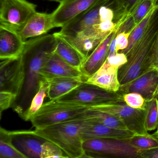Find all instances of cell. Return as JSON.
I'll return each mask as SVG.
<instances>
[{
    "mask_svg": "<svg viewBox=\"0 0 158 158\" xmlns=\"http://www.w3.org/2000/svg\"><path fill=\"white\" fill-rule=\"evenodd\" d=\"M56 40L54 34H45L26 41L22 52L24 80L21 90L11 106L22 118L44 79L41 71L47 59L54 52Z\"/></svg>",
    "mask_w": 158,
    "mask_h": 158,
    "instance_id": "cell-1",
    "label": "cell"
},
{
    "mask_svg": "<svg viewBox=\"0 0 158 158\" xmlns=\"http://www.w3.org/2000/svg\"><path fill=\"white\" fill-rule=\"evenodd\" d=\"M158 29V7L152 14L142 36L127 56L128 62L118 72L121 87L150 71V62Z\"/></svg>",
    "mask_w": 158,
    "mask_h": 158,
    "instance_id": "cell-2",
    "label": "cell"
},
{
    "mask_svg": "<svg viewBox=\"0 0 158 158\" xmlns=\"http://www.w3.org/2000/svg\"><path fill=\"white\" fill-rule=\"evenodd\" d=\"M89 120L86 117L41 130L35 129L34 132L58 146L68 158H79L84 154L82 132Z\"/></svg>",
    "mask_w": 158,
    "mask_h": 158,
    "instance_id": "cell-3",
    "label": "cell"
},
{
    "mask_svg": "<svg viewBox=\"0 0 158 158\" xmlns=\"http://www.w3.org/2000/svg\"><path fill=\"white\" fill-rule=\"evenodd\" d=\"M89 107L79 104L50 100L44 103L30 121L35 130L85 118Z\"/></svg>",
    "mask_w": 158,
    "mask_h": 158,
    "instance_id": "cell-4",
    "label": "cell"
},
{
    "mask_svg": "<svg viewBox=\"0 0 158 158\" xmlns=\"http://www.w3.org/2000/svg\"><path fill=\"white\" fill-rule=\"evenodd\" d=\"M109 114L121 121L129 131L135 135L150 134L145 127L146 109H136L128 106L124 101L100 104L89 108Z\"/></svg>",
    "mask_w": 158,
    "mask_h": 158,
    "instance_id": "cell-5",
    "label": "cell"
},
{
    "mask_svg": "<svg viewBox=\"0 0 158 158\" xmlns=\"http://www.w3.org/2000/svg\"><path fill=\"white\" fill-rule=\"evenodd\" d=\"M55 100L79 104L89 108L108 102L123 101V99L122 95L118 92H109L83 82L68 94Z\"/></svg>",
    "mask_w": 158,
    "mask_h": 158,
    "instance_id": "cell-6",
    "label": "cell"
},
{
    "mask_svg": "<svg viewBox=\"0 0 158 158\" xmlns=\"http://www.w3.org/2000/svg\"><path fill=\"white\" fill-rule=\"evenodd\" d=\"M27 0H0V26L19 32L36 11Z\"/></svg>",
    "mask_w": 158,
    "mask_h": 158,
    "instance_id": "cell-7",
    "label": "cell"
},
{
    "mask_svg": "<svg viewBox=\"0 0 158 158\" xmlns=\"http://www.w3.org/2000/svg\"><path fill=\"white\" fill-rule=\"evenodd\" d=\"M84 154L88 156L98 155L120 157H135L141 151L129 144L128 140L98 139L83 143Z\"/></svg>",
    "mask_w": 158,
    "mask_h": 158,
    "instance_id": "cell-8",
    "label": "cell"
},
{
    "mask_svg": "<svg viewBox=\"0 0 158 158\" xmlns=\"http://www.w3.org/2000/svg\"><path fill=\"white\" fill-rule=\"evenodd\" d=\"M23 80L24 71L21 55L17 58L1 60L0 92L11 93L16 98L21 90Z\"/></svg>",
    "mask_w": 158,
    "mask_h": 158,
    "instance_id": "cell-9",
    "label": "cell"
},
{
    "mask_svg": "<svg viewBox=\"0 0 158 158\" xmlns=\"http://www.w3.org/2000/svg\"><path fill=\"white\" fill-rule=\"evenodd\" d=\"M12 144L28 158H41L43 145L47 140L34 131H7Z\"/></svg>",
    "mask_w": 158,
    "mask_h": 158,
    "instance_id": "cell-10",
    "label": "cell"
},
{
    "mask_svg": "<svg viewBox=\"0 0 158 158\" xmlns=\"http://www.w3.org/2000/svg\"><path fill=\"white\" fill-rule=\"evenodd\" d=\"M100 0H65L52 13L56 27H63L92 7Z\"/></svg>",
    "mask_w": 158,
    "mask_h": 158,
    "instance_id": "cell-11",
    "label": "cell"
},
{
    "mask_svg": "<svg viewBox=\"0 0 158 158\" xmlns=\"http://www.w3.org/2000/svg\"><path fill=\"white\" fill-rule=\"evenodd\" d=\"M119 93H138L145 99L150 100L158 95V69L145 73L126 86L120 87Z\"/></svg>",
    "mask_w": 158,
    "mask_h": 158,
    "instance_id": "cell-12",
    "label": "cell"
},
{
    "mask_svg": "<svg viewBox=\"0 0 158 158\" xmlns=\"http://www.w3.org/2000/svg\"><path fill=\"white\" fill-rule=\"evenodd\" d=\"M118 32L119 31L117 29L111 31L85 59L80 69L85 81L94 74L104 64L108 55L110 43Z\"/></svg>",
    "mask_w": 158,
    "mask_h": 158,
    "instance_id": "cell-13",
    "label": "cell"
},
{
    "mask_svg": "<svg viewBox=\"0 0 158 158\" xmlns=\"http://www.w3.org/2000/svg\"><path fill=\"white\" fill-rule=\"evenodd\" d=\"M90 119V118H89ZM135 135L129 130L109 128L98 123L89 120L82 132L83 142L98 139H114L128 140Z\"/></svg>",
    "mask_w": 158,
    "mask_h": 158,
    "instance_id": "cell-14",
    "label": "cell"
},
{
    "mask_svg": "<svg viewBox=\"0 0 158 158\" xmlns=\"http://www.w3.org/2000/svg\"><path fill=\"white\" fill-rule=\"evenodd\" d=\"M41 75L45 80L55 77H71L82 79L85 81L80 70L66 63L54 52L45 62L41 71Z\"/></svg>",
    "mask_w": 158,
    "mask_h": 158,
    "instance_id": "cell-15",
    "label": "cell"
},
{
    "mask_svg": "<svg viewBox=\"0 0 158 158\" xmlns=\"http://www.w3.org/2000/svg\"><path fill=\"white\" fill-rule=\"evenodd\" d=\"M56 28L52 13L36 12L29 19L23 29L18 32L24 42L28 39L45 35L52 29Z\"/></svg>",
    "mask_w": 158,
    "mask_h": 158,
    "instance_id": "cell-16",
    "label": "cell"
},
{
    "mask_svg": "<svg viewBox=\"0 0 158 158\" xmlns=\"http://www.w3.org/2000/svg\"><path fill=\"white\" fill-rule=\"evenodd\" d=\"M25 43L18 32L0 26L1 60L17 58L22 54Z\"/></svg>",
    "mask_w": 158,
    "mask_h": 158,
    "instance_id": "cell-17",
    "label": "cell"
},
{
    "mask_svg": "<svg viewBox=\"0 0 158 158\" xmlns=\"http://www.w3.org/2000/svg\"><path fill=\"white\" fill-rule=\"evenodd\" d=\"M118 68L109 64L105 61L102 66L84 82L109 92L117 93L121 87L118 76Z\"/></svg>",
    "mask_w": 158,
    "mask_h": 158,
    "instance_id": "cell-18",
    "label": "cell"
},
{
    "mask_svg": "<svg viewBox=\"0 0 158 158\" xmlns=\"http://www.w3.org/2000/svg\"><path fill=\"white\" fill-rule=\"evenodd\" d=\"M55 36L56 45L55 53L71 66L80 70L85 59L80 53L69 43L58 32L53 33Z\"/></svg>",
    "mask_w": 158,
    "mask_h": 158,
    "instance_id": "cell-19",
    "label": "cell"
},
{
    "mask_svg": "<svg viewBox=\"0 0 158 158\" xmlns=\"http://www.w3.org/2000/svg\"><path fill=\"white\" fill-rule=\"evenodd\" d=\"M47 81L49 85L47 95L50 100L58 99L84 82L82 79L71 77L53 78Z\"/></svg>",
    "mask_w": 158,
    "mask_h": 158,
    "instance_id": "cell-20",
    "label": "cell"
},
{
    "mask_svg": "<svg viewBox=\"0 0 158 158\" xmlns=\"http://www.w3.org/2000/svg\"><path fill=\"white\" fill-rule=\"evenodd\" d=\"M60 35L75 48L85 60L106 37L87 36L81 34L74 36Z\"/></svg>",
    "mask_w": 158,
    "mask_h": 158,
    "instance_id": "cell-21",
    "label": "cell"
},
{
    "mask_svg": "<svg viewBox=\"0 0 158 158\" xmlns=\"http://www.w3.org/2000/svg\"><path fill=\"white\" fill-rule=\"evenodd\" d=\"M86 116L91 120L109 128L118 130H128L121 121L107 113L89 108L86 112Z\"/></svg>",
    "mask_w": 158,
    "mask_h": 158,
    "instance_id": "cell-22",
    "label": "cell"
},
{
    "mask_svg": "<svg viewBox=\"0 0 158 158\" xmlns=\"http://www.w3.org/2000/svg\"><path fill=\"white\" fill-rule=\"evenodd\" d=\"M48 85L49 83L47 80L43 79L41 81L39 90L32 98L28 109L21 118L22 119L26 121L30 120L34 114L41 107L45 98L47 95Z\"/></svg>",
    "mask_w": 158,
    "mask_h": 158,
    "instance_id": "cell-23",
    "label": "cell"
},
{
    "mask_svg": "<svg viewBox=\"0 0 158 158\" xmlns=\"http://www.w3.org/2000/svg\"><path fill=\"white\" fill-rule=\"evenodd\" d=\"M0 158H28L14 146L7 130L0 128Z\"/></svg>",
    "mask_w": 158,
    "mask_h": 158,
    "instance_id": "cell-24",
    "label": "cell"
},
{
    "mask_svg": "<svg viewBox=\"0 0 158 158\" xmlns=\"http://www.w3.org/2000/svg\"><path fill=\"white\" fill-rule=\"evenodd\" d=\"M137 0H115L114 22L117 27L120 28L127 21L128 15Z\"/></svg>",
    "mask_w": 158,
    "mask_h": 158,
    "instance_id": "cell-25",
    "label": "cell"
},
{
    "mask_svg": "<svg viewBox=\"0 0 158 158\" xmlns=\"http://www.w3.org/2000/svg\"><path fill=\"white\" fill-rule=\"evenodd\" d=\"M146 101V129L148 132L152 131L158 127V98L156 97Z\"/></svg>",
    "mask_w": 158,
    "mask_h": 158,
    "instance_id": "cell-26",
    "label": "cell"
},
{
    "mask_svg": "<svg viewBox=\"0 0 158 158\" xmlns=\"http://www.w3.org/2000/svg\"><path fill=\"white\" fill-rule=\"evenodd\" d=\"M128 143L131 146L140 151L158 148V140L153 135H135L128 140Z\"/></svg>",
    "mask_w": 158,
    "mask_h": 158,
    "instance_id": "cell-27",
    "label": "cell"
},
{
    "mask_svg": "<svg viewBox=\"0 0 158 158\" xmlns=\"http://www.w3.org/2000/svg\"><path fill=\"white\" fill-rule=\"evenodd\" d=\"M158 7V6L151 10L149 12V13L143 19V20L137 25V27L132 32H131L130 35V38H129V44H128L127 48L125 50L120 51L118 52L124 53L127 56L132 48L134 46L135 44L138 41V40L140 39L141 36L143 35L148 22H149V19H150L152 14Z\"/></svg>",
    "mask_w": 158,
    "mask_h": 158,
    "instance_id": "cell-28",
    "label": "cell"
},
{
    "mask_svg": "<svg viewBox=\"0 0 158 158\" xmlns=\"http://www.w3.org/2000/svg\"><path fill=\"white\" fill-rule=\"evenodd\" d=\"M41 158H68L63 150L58 146L46 141L43 145Z\"/></svg>",
    "mask_w": 158,
    "mask_h": 158,
    "instance_id": "cell-29",
    "label": "cell"
},
{
    "mask_svg": "<svg viewBox=\"0 0 158 158\" xmlns=\"http://www.w3.org/2000/svg\"><path fill=\"white\" fill-rule=\"evenodd\" d=\"M123 101L131 107L136 109H145V99L138 93H130L122 94Z\"/></svg>",
    "mask_w": 158,
    "mask_h": 158,
    "instance_id": "cell-30",
    "label": "cell"
},
{
    "mask_svg": "<svg viewBox=\"0 0 158 158\" xmlns=\"http://www.w3.org/2000/svg\"><path fill=\"white\" fill-rule=\"evenodd\" d=\"M106 61L110 65L119 69L127 63L128 58L124 53L117 52L108 55Z\"/></svg>",
    "mask_w": 158,
    "mask_h": 158,
    "instance_id": "cell-31",
    "label": "cell"
},
{
    "mask_svg": "<svg viewBox=\"0 0 158 158\" xmlns=\"http://www.w3.org/2000/svg\"><path fill=\"white\" fill-rule=\"evenodd\" d=\"M16 97L11 93L0 92V113L1 117L3 111L11 107Z\"/></svg>",
    "mask_w": 158,
    "mask_h": 158,
    "instance_id": "cell-32",
    "label": "cell"
},
{
    "mask_svg": "<svg viewBox=\"0 0 158 158\" xmlns=\"http://www.w3.org/2000/svg\"><path fill=\"white\" fill-rule=\"evenodd\" d=\"M132 32H123L118 33L116 38L117 52L125 50L129 44V38Z\"/></svg>",
    "mask_w": 158,
    "mask_h": 158,
    "instance_id": "cell-33",
    "label": "cell"
},
{
    "mask_svg": "<svg viewBox=\"0 0 158 158\" xmlns=\"http://www.w3.org/2000/svg\"><path fill=\"white\" fill-rule=\"evenodd\" d=\"M158 69V29L150 62V70Z\"/></svg>",
    "mask_w": 158,
    "mask_h": 158,
    "instance_id": "cell-34",
    "label": "cell"
},
{
    "mask_svg": "<svg viewBox=\"0 0 158 158\" xmlns=\"http://www.w3.org/2000/svg\"><path fill=\"white\" fill-rule=\"evenodd\" d=\"M139 157L140 158H158V148L141 151Z\"/></svg>",
    "mask_w": 158,
    "mask_h": 158,
    "instance_id": "cell-35",
    "label": "cell"
},
{
    "mask_svg": "<svg viewBox=\"0 0 158 158\" xmlns=\"http://www.w3.org/2000/svg\"><path fill=\"white\" fill-rule=\"evenodd\" d=\"M117 36V35H116L114 37V38L112 39V41H111V43H110L108 55L113 54L117 52V49H116V38Z\"/></svg>",
    "mask_w": 158,
    "mask_h": 158,
    "instance_id": "cell-36",
    "label": "cell"
},
{
    "mask_svg": "<svg viewBox=\"0 0 158 158\" xmlns=\"http://www.w3.org/2000/svg\"><path fill=\"white\" fill-rule=\"evenodd\" d=\"M88 156L93 158H140L139 156L137 157H120L108 156H98V155H93V156Z\"/></svg>",
    "mask_w": 158,
    "mask_h": 158,
    "instance_id": "cell-37",
    "label": "cell"
},
{
    "mask_svg": "<svg viewBox=\"0 0 158 158\" xmlns=\"http://www.w3.org/2000/svg\"><path fill=\"white\" fill-rule=\"evenodd\" d=\"M157 97L158 98V95ZM152 135H154V136H155V137H156V139H157L158 140V127L156 131L155 132V133L153 134Z\"/></svg>",
    "mask_w": 158,
    "mask_h": 158,
    "instance_id": "cell-38",
    "label": "cell"
},
{
    "mask_svg": "<svg viewBox=\"0 0 158 158\" xmlns=\"http://www.w3.org/2000/svg\"><path fill=\"white\" fill-rule=\"evenodd\" d=\"M79 158H93L89 156H87V155H85V154H83L82 156L80 157Z\"/></svg>",
    "mask_w": 158,
    "mask_h": 158,
    "instance_id": "cell-39",
    "label": "cell"
},
{
    "mask_svg": "<svg viewBox=\"0 0 158 158\" xmlns=\"http://www.w3.org/2000/svg\"><path fill=\"white\" fill-rule=\"evenodd\" d=\"M46 1H51V2H57L60 3L65 0H46Z\"/></svg>",
    "mask_w": 158,
    "mask_h": 158,
    "instance_id": "cell-40",
    "label": "cell"
}]
</instances>
